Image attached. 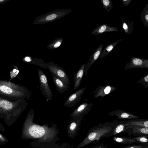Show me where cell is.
I'll return each instance as SVG.
<instances>
[{
    "instance_id": "obj_14",
    "label": "cell",
    "mask_w": 148,
    "mask_h": 148,
    "mask_svg": "<svg viewBox=\"0 0 148 148\" xmlns=\"http://www.w3.org/2000/svg\"><path fill=\"white\" fill-rule=\"evenodd\" d=\"M103 46V44H102L99 46L91 54L88 62L85 65L84 73L85 76L91 65L99 58L102 51Z\"/></svg>"
},
{
    "instance_id": "obj_20",
    "label": "cell",
    "mask_w": 148,
    "mask_h": 148,
    "mask_svg": "<svg viewBox=\"0 0 148 148\" xmlns=\"http://www.w3.org/2000/svg\"><path fill=\"white\" fill-rule=\"evenodd\" d=\"M123 39L124 38H123L119 39L115 42H112L111 43L108 44L104 49L101 51L99 57V58L100 59H102L103 58L107 56L111 52L116 45L119 42L122 41Z\"/></svg>"
},
{
    "instance_id": "obj_17",
    "label": "cell",
    "mask_w": 148,
    "mask_h": 148,
    "mask_svg": "<svg viewBox=\"0 0 148 148\" xmlns=\"http://www.w3.org/2000/svg\"><path fill=\"white\" fill-rule=\"evenodd\" d=\"M52 75L56 89L60 93L62 94L66 90L69 89V85L66 84L54 75L52 74Z\"/></svg>"
},
{
    "instance_id": "obj_34",
    "label": "cell",
    "mask_w": 148,
    "mask_h": 148,
    "mask_svg": "<svg viewBox=\"0 0 148 148\" xmlns=\"http://www.w3.org/2000/svg\"><path fill=\"white\" fill-rule=\"evenodd\" d=\"M132 0H122L123 4L124 7L127 6L130 4Z\"/></svg>"
},
{
    "instance_id": "obj_16",
    "label": "cell",
    "mask_w": 148,
    "mask_h": 148,
    "mask_svg": "<svg viewBox=\"0 0 148 148\" xmlns=\"http://www.w3.org/2000/svg\"><path fill=\"white\" fill-rule=\"evenodd\" d=\"M85 64L82 65L77 71L76 73L74 75V90L77 89L81 84L83 77L85 73Z\"/></svg>"
},
{
    "instance_id": "obj_32",
    "label": "cell",
    "mask_w": 148,
    "mask_h": 148,
    "mask_svg": "<svg viewBox=\"0 0 148 148\" xmlns=\"http://www.w3.org/2000/svg\"><path fill=\"white\" fill-rule=\"evenodd\" d=\"M148 144H143L128 146L121 148H144Z\"/></svg>"
},
{
    "instance_id": "obj_4",
    "label": "cell",
    "mask_w": 148,
    "mask_h": 148,
    "mask_svg": "<svg viewBox=\"0 0 148 148\" xmlns=\"http://www.w3.org/2000/svg\"><path fill=\"white\" fill-rule=\"evenodd\" d=\"M34 116V110L32 108L22 125L21 137L23 139L39 138L45 134L44 127L33 122Z\"/></svg>"
},
{
    "instance_id": "obj_28",
    "label": "cell",
    "mask_w": 148,
    "mask_h": 148,
    "mask_svg": "<svg viewBox=\"0 0 148 148\" xmlns=\"http://www.w3.org/2000/svg\"><path fill=\"white\" fill-rule=\"evenodd\" d=\"M148 136H140L133 137L136 143L148 144Z\"/></svg>"
},
{
    "instance_id": "obj_21",
    "label": "cell",
    "mask_w": 148,
    "mask_h": 148,
    "mask_svg": "<svg viewBox=\"0 0 148 148\" xmlns=\"http://www.w3.org/2000/svg\"><path fill=\"white\" fill-rule=\"evenodd\" d=\"M122 28L127 34L132 33L133 29L134 23L132 21H128L126 22L122 18Z\"/></svg>"
},
{
    "instance_id": "obj_31",
    "label": "cell",
    "mask_w": 148,
    "mask_h": 148,
    "mask_svg": "<svg viewBox=\"0 0 148 148\" xmlns=\"http://www.w3.org/2000/svg\"><path fill=\"white\" fill-rule=\"evenodd\" d=\"M19 73V70L16 69H14L10 72V75L11 79L15 77Z\"/></svg>"
},
{
    "instance_id": "obj_7",
    "label": "cell",
    "mask_w": 148,
    "mask_h": 148,
    "mask_svg": "<svg viewBox=\"0 0 148 148\" xmlns=\"http://www.w3.org/2000/svg\"><path fill=\"white\" fill-rule=\"evenodd\" d=\"M50 72L55 75L66 84H70L69 76L66 71L62 67L52 62L46 63Z\"/></svg>"
},
{
    "instance_id": "obj_24",
    "label": "cell",
    "mask_w": 148,
    "mask_h": 148,
    "mask_svg": "<svg viewBox=\"0 0 148 148\" xmlns=\"http://www.w3.org/2000/svg\"><path fill=\"white\" fill-rule=\"evenodd\" d=\"M123 121L120 123H116L113 129L109 135L108 137L116 134L121 132H124L125 127Z\"/></svg>"
},
{
    "instance_id": "obj_1",
    "label": "cell",
    "mask_w": 148,
    "mask_h": 148,
    "mask_svg": "<svg viewBox=\"0 0 148 148\" xmlns=\"http://www.w3.org/2000/svg\"><path fill=\"white\" fill-rule=\"evenodd\" d=\"M28 104L27 100L11 101L0 96V118L11 126L23 112Z\"/></svg>"
},
{
    "instance_id": "obj_35",
    "label": "cell",
    "mask_w": 148,
    "mask_h": 148,
    "mask_svg": "<svg viewBox=\"0 0 148 148\" xmlns=\"http://www.w3.org/2000/svg\"><path fill=\"white\" fill-rule=\"evenodd\" d=\"M0 130L3 132H4L5 129L2 124L0 122Z\"/></svg>"
},
{
    "instance_id": "obj_9",
    "label": "cell",
    "mask_w": 148,
    "mask_h": 148,
    "mask_svg": "<svg viewBox=\"0 0 148 148\" xmlns=\"http://www.w3.org/2000/svg\"><path fill=\"white\" fill-rule=\"evenodd\" d=\"M86 87L80 88L69 96L66 99L64 106L68 108L75 105L80 100L81 97L86 89Z\"/></svg>"
},
{
    "instance_id": "obj_5",
    "label": "cell",
    "mask_w": 148,
    "mask_h": 148,
    "mask_svg": "<svg viewBox=\"0 0 148 148\" xmlns=\"http://www.w3.org/2000/svg\"><path fill=\"white\" fill-rule=\"evenodd\" d=\"M73 10L70 9L55 10L37 16L33 23L41 25L54 21L66 15Z\"/></svg>"
},
{
    "instance_id": "obj_10",
    "label": "cell",
    "mask_w": 148,
    "mask_h": 148,
    "mask_svg": "<svg viewBox=\"0 0 148 148\" xmlns=\"http://www.w3.org/2000/svg\"><path fill=\"white\" fill-rule=\"evenodd\" d=\"M148 68V58L144 59L132 57L130 62L126 64L125 70L136 68Z\"/></svg>"
},
{
    "instance_id": "obj_18",
    "label": "cell",
    "mask_w": 148,
    "mask_h": 148,
    "mask_svg": "<svg viewBox=\"0 0 148 148\" xmlns=\"http://www.w3.org/2000/svg\"><path fill=\"white\" fill-rule=\"evenodd\" d=\"M81 121L71 119L68 127V134L69 137L72 138L73 136L74 137L80 126Z\"/></svg>"
},
{
    "instance_id": "obj_8",
    "label": "cell",
    "mask_w": 148,
    "mask_h": 148,
    "mask_svg": "<svg viewBox=\"0 0 148 148\" xmlns=\"http://www.w3.org/2000/svg\"><path fill=\"white\" fill-rule=\"evenodd\" d=\"M92 106V103H82L73 111L70 117L76 120H82L84 115L87 114L90 111Z\"/></svg>"
},
{
    "instance_id": "obj_19",
    "label": "cell",
    "mask_w": 148,
    "mask_h": 148,
    "mask_svg": "<svg viewBox=\"0 0 148 148\" xmlns=\"http://www.w3.org/2000/svg\"><path fill=\"white\" fill-rule=\"evenodd\" d=\"M123 122L125 126H132L148 127V121L147 120L135 119Z\"/></svg>"
},
{
    "instance_id": "obj_30",
    "label": "cell",
    "mask_w": 148,
    "mask_h": 148,
    "mask_svg": "<svg viewBox=\"0 0 148 148\" xmlns=\"http://www.w3.org/2000/svg\"><path fill=\"white\" fill-rule=\"evenodd\" d=\"M9 141V140L7 137L0 133V146L3 145Z\"/></svg>"
},
{
    "instance_id": "obj_15",
    "label": "cell",
    "mask_w": 148,
    "mask_h": 148,
    "mask_svg": "<svg viewBox=\"0 0 148 148\" xmlns=\"http://www.w3.org/2000/svg\"><path fill=\"white\" fill-rule=\"evenodd\" d=\"M118 31V29L116 26H110L107 24H104L97 26L92 30L91 34L98 35L103 33Z\"/></svg>"
},
{
    "instance_id": "obj_23",
    "label": "cell",
    "mask_w": 148,
    "mask_h": 148,
    "mask_svg": "<svg viewBox=\"0 0 148 148\" xmlns=\"http://www.w3.org/2000/svg\"><path fill=\"white\" fill-rule=\"evenodd\" d=\"M113 140L119 143L125 145L136 143L135 140L130 136L120 137H114L113 138Z\"/></svg>"
},
{
    "instance_id": "obj_11",
    "label": "cell",
    "mask_w": 148,
    "mask_h": 148,
    "mask_svg": "<svg viewBox=\"0 0 148 148\" xmlns=\"http://www.w3.org/2000/svg\"><path fill=\"white\" fill-rule=\"evenodd\" d=\"M116 87L109 85L99 86L92 93L94 94V97L97 98L101 97V100L107 95L110 94L116 90Z\"/></svg>"
},
{
    "instance_id": "obj_37",
    "label": "cell",
    "mask_w": 148,
    "mask_h": 148,
    "mask_svg": "<svg viewBox=\"0 0 148 148\" xmlns=\"http://www.w3.org/2000/svg\"><path fill=\"white\" fill-rule=\"evenodd\" d=\"M148 145L146 147H145V148H148Z\"/></svg>"
},
{
    "instance_id": "obj_12",
    "label": "cell",
    "mask_w": 148,
    "mask_h": 148,
    "mask_svg": "<svg viewBox=\"0 0 148 148\" xmlns=\"http://www.w3.org/2000/svg\"><path fill=\"white\" fill-rule=\"evenodd\" d=\"M124 132L136 136H148V127L126 126Z\"/></svg>"
},
{
    "instance_id": "obj_36",
    "label": "cell",
    "mask_w": 148,
    "mask_h": 148,
    "mask_svg": "<svg viewBox=\"0 0 148 148\" xmlns=\"http://www.w3.org/2000/svg\"><path fill=\"white\" fill-rule=\"evenodd\" d=\"M4 1V0H0V2H3Z\"/></svg>"
},
{
    "instance_id": "obj_22",
    "label": "cell",
    "mask_w": 148,
    "mask_h": 148,
    "mask_svg": "<svg viewBox=\"0 0 148 148\" xmlns=\"http://www.w3.org/2000/svg\"><path fill=\"white\" fill-rule=\"evenodd\" d=\"M143 22V25L146 27H148V4L144 6L140 13V19Z\"/></svg>"
},
{
    "instance_id": "obj_27",
    "label": "cell",
    "mask_w": 148,
    "mask_h": 148,
    "mask_svg": "<svg viewBox=\"0 0 148 148\" xmlns=\"http://www.w3.org/2000/svg\"><path fill=\"white\" fill-rule=\"evenodd\" d=\"M103 8L108 12L113 9L112 1L111 0H101Z\"/></svg>"
},
{
    "instance_id": "obj_25",
    "label": "cell",
    "mask_w": 148,
    "mask_h": 148,
    "mask_svg": "<svg viewBox=\"0 0 148 148\" xmlns=\"http://www.w3.org/2000/svg\"><path fill=\"white\" fill-rule=\"evenodd\" d=\"M29 58L30 60L28 62L39 66L45 69L48 68V66L46 63L42 59L36 58H32L30 57Z\"/></svg>"
},
{
    "instance_id": "obj_13",
    "label": "cell",
    "mask_w": 148,
    "mask_h": 148,
    "mask_svg": "<svg viewBox=\"0 0 148 148\" xmlns=\"http://www.w3.org/2000/svg\"><path fill=\"white\" fill-rule=\"evenodd\" d=\"M109 115L110 116H116L119 119H128L134 120L139 118V117L133 114L119 109L110 112Z\"/></svg>"
},
{
    "instance_id": "obj_26",
    "label": "cell",
    "mask_w": 148,
    "mask_h": 148,
    "mask_svg": "<svg viewBox=\"0 0 148 148\" xmlns=\"http://www.w3.org/2000/svg\"><path fill=\"white\" fill-rule=\"evenodd\" d=\"M63 40L62 38H58L53 40L47 46V47L50 50L56 49L61 44Z\"/></svg>"
},
{
    "instance_id": "obj_6",
    "label": "cell",
    "mask_w": 148,
    "mask_h": 148,
    "mask_svg": "<svg viewBox=\"0 0 148 148\" xmlns=\"http://www.w3.org/2000/svg\"><path fill=\"white\" fill-rule=\"evenodd\" d=\"M39 82V87L42 94L48 102L52 99L53 94L48 82L47 78L43 72L41 70H38Z\"/></svg>"
},
{
    "instance_id": "obj_3",
    "label": "cell",
    "mask_w": 148,
    "mask_h": 148,
    "mask_svg": "<svg viewBox=\"0 0 148 148\" xmlns=\"http://www.w3.org/2000/svg\"><path fill=\"white\" fill-rule=\"evenodd\" d=\"M116 123L107 122L99 124L92 127L89 130L86 136L78 145L77 148L86 146L94 141L99 140L103 138L108 137Z\"/></svg>"
},
{
    "instance_id": "obj_29",
    "label": "cell",
    "mask_w": 148,
    "mask_h": 148,
    "mask_svg": "<svg viewBox=\"0 0 148 148\" xmlns=\"http://www.w3.org/2000/svg\"><path fill=\"white\" fill-rule=\"evenodd\" d=\"M136 83L142 84L145 88H148V74L139 79Z\"/></svg>"
},
{
    "instance_id": "obj_33",
    "label": "cell",
    "mask_w": 148,
    "mask_h": 148,
    "mask_svg": "<svg viewBox=\"0 0 148 148\" xmlns=\"http://www.w3.org/2000/svg\"><path fill=\"white\" fill-rule=\"evenodd\" d=\"M92 148H108V146L103 144H100L94 146Z\"/></svg>"
},
{
    "instance_id": "obj_2",
    "label": "cell",
    "mask_w": 148,
    "mask_h": 148,
    "mask_svg": "<svg viewBox=\"0 0 148 148\" xmlns=\"http://www.w3.org/2000/svg\"><path fill=\"white\" fill-rule=\"evenodd\" d=\"M32 92L25 86L8 80L0 79V96L11 101L28 100Z\"/></svg>"
}]
</instances>
